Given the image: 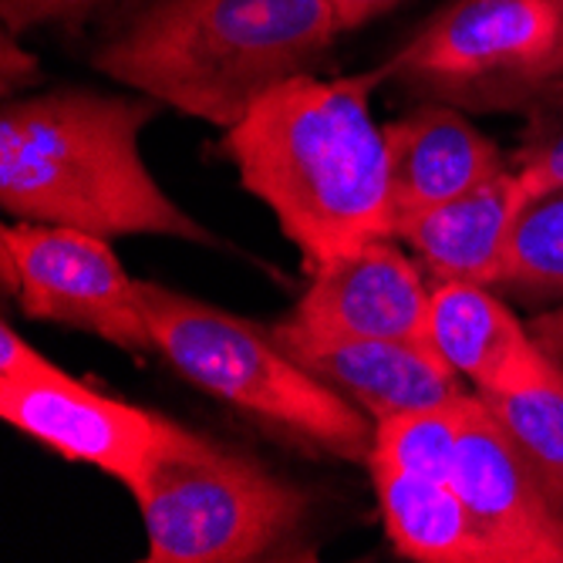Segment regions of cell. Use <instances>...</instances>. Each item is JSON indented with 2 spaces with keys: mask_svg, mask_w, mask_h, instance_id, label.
I'll return each instance as SVG.
<instances>
[{
  "mask_svg": "<svg viewBox=\"0 0 563 563\" xmlns=\"http://www.w3.org/2000/svg\"><path fill=\"white\" fill-rule=\"evenodd\" d=\"M0 253L14 261L18 303L27 318L95 334L132 354L156 351L135 280L106 236L21 220L0 230Z\"/></svg>",
  "mask_w": 563,
  "mask_h": 563,
  "instance_id": "cell-7",
  "label": "cell"
},
{
  "mask_svg": "<svg viewBox=\"0 0 563 563\" xmlns=\"http://www.w3.org/2000/svg\"><path fill=\"white\" fill-rule=\"evenodd\" d=\"M34 81H41L37 58L14 41L11 31H4V41H0V95H4V101L18 98Z\"/></svg>",
  "mask_w": 563,
  "mask_h": 563,
  "instance_id": "cell-21",
  "label": "cell"
},
{
  "mask_svg": "<svg viewBox=\"0 0 563 563\" xmlns=\"http://www.w3.org/2000/svg\"><path fill=\"white\" fill-rule=\"evenodd\" d=\"M479 395V391H476ZM563 509V372L520 395H479Z\"/></svg>",
  "mask_w": 563,
  "mask_h": 563,
  "instance_id": "cell-18",
  "label": "cell"
},
{
  "mask_svg": "<svg viewBox=\"0 0 563 563\" xmlns=\"http://www.w3.org/2000/svg\"><path fill=\"white\" fill-rule=\"evenodd\" d=\"M401 0H328V8L334 11L338 18V27L341 31H351V27H362L382 14H388L391 8H398Z\"/></svg>",
  "mask_w": 563,
  "mask_h": 563,
  "instance_id": "cell-22",
  "label": "cell"
},
{
  "mask_svg": "<svg viewBox=\"0 0 563 563\" xmlns=\"http://www.w3.org/2000/svg\"><path fill=\"white\" fill-rule=\"evenodd\" d=\"M523 202L527 192L520 176L514 169H503L483 186L408 220L395 240L412 246L435 284L459 280L499 287L509 257V236H514Z\"/></svg>",
  "mask_w": 563,
  "mask_h": 563,
  "instance_id": "cell-14",
  "label": "cell"
},
{
  "mask_svg": "<svg viewBox=\"0 0 563 563\" xmlns=\"http://www.w3.org/2000/svg\"><path fill=\"white\" fill-rule=\"evenodd\" d=\"M473 398L476 391H466L452 401L416 408V412H401V416L375 422L372 459L388 463L395 470H405V473H416V476L449 479L455 445L466 429Z\"/></svg>",
  "mask_w": 563,
  "mask_h": 563,
  "instance_id": "cell-17",
  "label": "cell"
},
{
  "mask_svg": "<svg viewBox=\"0 0 563 563\" xmlns=\"http://www.w3.org/2000/svg\"><path fill=\"white\" fill-rule=\"evenodd\" d=\"M156 351L196 388L318 452L368 466L375 422L307 372L271 328L152 280H135Z\"/></svg>",
  "mask_w": 563,
  "mask_h": 563,
  "instance_id": "cell-4",
  "label": "cell"
},
{
  "mask_svg": "<svg viewBox=\"0 0 563 563\" xmlns=\"http://www.w3.org/2000/svg\"><path fill=\"white\" fill-rule=\"evenodd\" d=\"M527 328H530L533 341L543 347V354L563 372V307H553V311L537 314Z\"/></svg>",
  "mask_w": 563,
  "mask_h": 563,
  "instance_id": "cell-23",
  "label": "cell"
},
{
  "mask_svg": "<svg viewBox=\"0 0 563 563\" xmlns=\"http://www.w3.org/2000/svg\"><path fill=\"white\" fill-rule=\"evenodd\" d=\"M274 338L318 375L324 385L354 401L372 422L442 405L470 388L463 375L449 368L429 344L385 341V338H314L271 324Z\"/></svg>",
  "mask_w": 563,
  "mask_h": 563,
  "instance_id": "cell-11",
  "label": "cell"
},
{
  "mask_svg": "<svg viewBox=\"0 0 563 563\" xmlns=\"http://www.w3.org/2000/svg\"><path fill=\"white\" fill-rule=\"evenodd\" d=\"M0 419L68 463L109 473L129 493L142 486L176 426L159 412L81 385L47 357L27 375L0 378Z\"/></svg>",
  "mask_w": 563,
  "mask_h": 563,
  "instance_id": "cell-8",
  "label": "cell"
},
{
  "mask_svg": "<svg viewBox=\"0 0 563 563\" xmlns=\"http://www.w3.org/2000/svg\"><path fill=\"white\" fill-rule=\"evenodd\" d=\"M429 347L479 395H520L560 372L530 328L517 321L493 287L479 284L445 280L432 287Z\"/></svg>",
  "mask_w": 563,
  "mask_h": 563,
  "instance_id": "cell-13",
  "label": "cell"
},
{
  "mask_svg": "<svg viewBox=\"0 0 563 563\" xmlns=\"http://www.w3.org/2000/svg\"><path fill=\"white\" fill-rule=\"evenodd\" d=\"M560 78H563V0H556V41H553V51L543 65V85L550 88Z\"/></svg>",
  "mask_w": 563,
  "mask_h": 563,
  "instance_id": "cell-24",
  "label": "cell"
},
{
  "mask_svg": "<svg viewBox=\"0 0 563 563\" xmlns=\"http://www.w3.org/2000/svg\"><path fill=\"white\" fill-rule=\"evenodd\" d=\"M499 290L523 303L563 300V183L523 202Z\"/></svg>",
  "mask_w": 563,
  "mask_h": 563,
  "instance_id": "cell-16",
  "label": "cell"
},
{
  "mask_svg": "<svg viewBox=\"0 0 563 563\" xmlns=\"http://www.w3.org/2000/svg\"><path fill=\"white\" fill-rule=\"evenodd\" d=\"M432 287L395 236H375L314 267L311 287L280 321L314 338H385L429 344Z\"/></svg>",
  "mask_w": 563,
  "mask_h": 563,
  "instance_id": "cell-10",
  "label": "cell"
},
{
  "mask_svg": "<svg viewBox=\"0 0 563 563\" xmlns=\"http://www.w3.org/2000/svg\"><path fill=\"white\" fill-rule=\"evenodd\" d=\"M527 119L530 125L520 148L509 156V169L520 176V186L530 199L563 183V78L543 91Z\"/></svg>",
  "mask_w": 563,
  "mask_h": 563,
  "instance_id": "cell-19",
  "label": "cell"
},
{
  "mask_svg": "<svg viewBox=\"0 0 563 563\" xmlns=\"http://www.w3.org/2000/svg\"><path fill=\"white\" fill-rule=\"evenodd\" d=\"M106 4L112 0H0V18H4V31L24 34L44 24L81 21Z\"/></svg>",
  "mask_w": 563,
  "mask_h": 563,
  "instance_id": "cell-20",
  "label": "cell"
},
{
  "mask_svg": "<svg viewBox=\"0 0 563 563\" xmlns=\"http://www.w3.org/2000/svg\"><path fill=\"white\" fill-rule=\"evenodd\" d=\"M159 109L156 98L91 88L8 98L0 112V207L27 223L71 227L106 240L217 243L142 163L139 135Z\"/></svg>",
  "mask_w": 563,
  "mask_h": 563,
  "instance_id": "cell-2",
  "label": "cell"
},
{
  "mask_svg": "<svg viewBox=\"0 0 563 563\" xmlns=\"http://www.w3.org/2000/svg\"><path fill=\"white\" fill-rule=\"evenodd\" d=\"M368 473L388 540L401 556L426 563H499V553L449 479L416 476L378 459L368 463Z\"/></svg>",
  "mask_w": 563,
  "mask_h": 563,
  "instance_id": "cell-15",
  "label": "cell"
},
{
  "mask_svg": "<svg viewBox=\"0 0 563 563\" xmlns=\"http://www.w3.org/2000/svg\"><path fill=\"white\" fill-rule=\"evenodd\" d=\"M449 483L499 563H563V509L479 395L459 435Z\"/></svg>",
  "mask_w": 563,
  "mask_h": 563,
  "instance_id": "cell-9",
  "label": "cell"
},
{
  "mask_svg": "<svg viewBox=\"0 0 563 563\" xmlns=\"http://www.w3.org/2000/svg\"><path fill=\"white\" fill-rule=\"evenodd\" d=\"M148 563H250L284 553L307 523L311 496L261 459L173 426L132 493Z\"/></svg>",
  "mask_w": 563,
  "mask_h": 563,
  "instance_id": "cell-5",
  "label": "cell"
},
{
  "mask_svg": "<svg viewBox=\"0 0 563 563\" xmlns=\"http://www.w3.org/2000/svg\"><path fill=\"white\" fill-rule=\"evenodd\" d=\"M341 34L328 0H148L95 51V68L189 119L233 129Z\"/></svg>",
  "mask_w": 563,
  "mask_h": 563,
  "instance_id": "cell-3",
  "label": "cell"
},
{
  "mask_svg": "<svg viewBox=\"0 0 563 563\" xmlns=\"http://www.w3.org/2000/svg\"><path fill=\"white\" fill-rule=\"evenodd\" d=\"M385 145L391 236L408 220L509 169L503 148L463 112L442 101H422L419 109L388 122Z\"/></svg>",
  "mask_w": 563,
  "mask_h": 563,
  "instance_id": "cell-12",
  "label": "cell"
},
{
  "mask_svg": "<svg viewBox=\"0 0 563 563\" xmlns=\"http://www.w3.org/2000/svg\"><path fill=\"white\" fill-rule=\"evenodd\" d=\"M553 41L556 0H455L382 68L422 101L530 115Z\"/></svg>",
  "mask_w": 563,
  "mask_h": 563,
  "instance_id": "cell-6",
  "label": "cell"
},
{
  "mask_svg": "<svg viewBox=\"0 0 563 563\" xmlns=\"http://www.w3.org/2000/svg\"><path fill=\"white\" fill-rule=\"evenodd\" d=\"M382 81L385 68L331 81L303 71L223 132L220 148L243 189L271 207L311 271L391 236L388 145L372 115Z\"/></svg>",
  "mask_w": 563,
  "mask_h": 563,
  "instance_id": "cell-1",
  "label": "cell"
}]
</instances>
